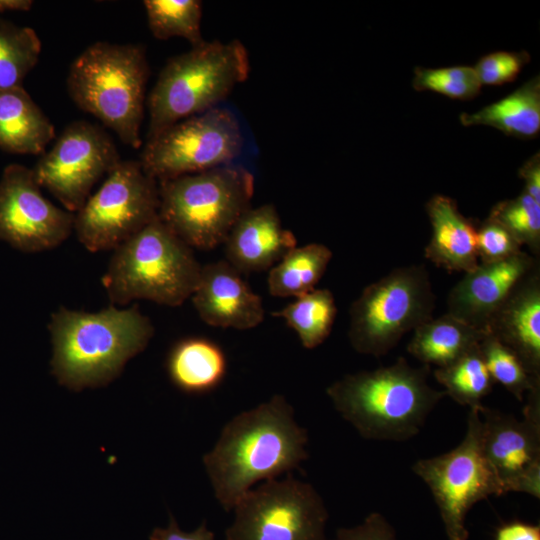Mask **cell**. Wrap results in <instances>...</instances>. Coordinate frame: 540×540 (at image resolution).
<instances>
[{
	"instance_id": "6da1fadb",
	"label": "cell",
	"mask_w": 540,
	"mask_h": 540,
	"mask_svg": "<svg viewBox=\"0 0 540 540\" xmlns=\"http://www.w3.org/2000/svg\"><path fill=\"white\" fill-rule=\"evenodd\" d=\"M307 441L282 395L234 416L203 456L215 498L225 511L233 510L256 483L298 468L308 458Z\"/></svg>"
},
{
	"instance_id": "7a4b0ae2",
	"label": "cell",
	"mask_w": 540,
	"mask_h": 540,
	"mask_svg": "<svg viewBox=\"0 0 540 540\" xmlns=\"http://www.w3.org/2000/svg\"><path fill=\"white\" fill-rule=\"evenodd\" d=\"M48 331L52 375L60 385L81 391L116 379L147 347L154 326L136 304L128 308L111 304L97 312L61 306L51 314Z\"/></svg>"
},
{
	"instance_id": "3957f363",
	"label": "cell",
	"mask_w": 540,
	"mask_h": 540,
	"mask_svg": "<svg viewBox=\"0 0 540 540\" xmlns=\"http://www.w3.org/2000/svg\"><path fill=\"white\" fill-rule=\"evenodd\" d=\"M427 365L416 368L404 357L372 371L348 374L326 393L336 411L365 439L405 441L419 433L446 396L432 388Z\"/></svg>"
},
{
	"instance_id": "277c9868",
	"label": "cell",
	"mask_w": 540,
	"mask_h": 540,
	"mask_svg": "<svg viewBox=\"0 0 540 540\" xmlns=\"http://www.w3.org/2000/svg\"><path fill=\"white\" fill-rule=\"evenodd\" d=\"M150 69L144 46L95 42L72 62L67 90L73 102L138 149Z\"/></svg>"
},
{
	"instance_id": "5b68a950",
	"label": "cell",
	"mask_w": 540,
	"mask_h": 540,
	"mask_svg": "<svg viewBox=\"0 0 540 540\" xmlns=\"http://www.w3.org/2000/svg\"><path fill=\"white\" fill-rule=\"evenodd\" d=\"M202 265L159 217L113 250L101 283L112 305L147 300L176 307L191 298Z\"/></svg>"
},
{
	"instance_id": "8992f818",
	"label": "cell",
	"mask_w": 540,
	"mask_h": 540,
	"mask_svg": "<svg viewBox=\"0 0 540 540\" xmlns=\"http://www.w3.org/2000/svg\"><path fill=\"white\" fill-rule=\"evenodd\" d=\"M249 71L247 49L237 39L204 41L169 59L147 100V140L181 120L217 107L248 78Z\"/></svg>"
},
{
	"instance_id": "52a82bcc",
	"label": "cell",
	"mask_w": 540,
	"mask_h": 540,
	"mask_svg": "<svg viewBox=\"0 0 540 540\" xmlns=\"http://www.w3.org/2000/svg\"><path fill=\"white\" fill-rule=\"evenodd\" d=\"M160 220L192 249L212 250L251 208L254 177L225 165L158 182Z\"/></svg>"
},
{
	"instance_id": "ba28073f",
	"label": "cell",
	"mask_w": 540,
	"mask_h": 540,
	"mask_svg": "<svg viewBox=\"0 0 540 540\" xmlns=\"http://www.w3.org/2000/svg\"><path fill=\"white\" fill-rule=\"evenodd\" d=\"M436 297L423 264L398 267L367 285L351 304L348 339L361 354L381 357L432 317Z\"/></svg>"
},
{
	"instance_id": "9c48e42d",
	"label": "cell",
	"mask_w": 540,
	"mask_h": 540,
	"mask_svg": "<svg viewBox=\"0 0 540 540\" xmlns=\"http://www.w3.org/2000/svg\"><path fill=\"white\" fill-rule=\"evenodd\" d=\"M159 185L139 161H120L75 213L73 232L90 252L114 250L158 217Z\"/></svg>"
},
{
	"instance_id": "30bf717a",
	"label": "cell",
	"mask_w": 540,
	"mask_h": 540,
	"mask_svg": "<svg viewBox=\"0 0 540 540\" xmlns=\"http://www.w3.org/2000/svg\"><path fill=\"white\" fill-rule=\"evenodd\" d=\"M413 471L429 487L449 540L468 539L466 517L477 502L505 494L483 451L479 409H470L459 445L418 460Z\"/></svg>"
},
{
	"instance_id": "8fae6325",
	"label": "cell",
	"mask_w": 540,
	"mask_h": 540,
	"mask_svg": "<svg viewBox=\"0 0 540 540\" xmlns=\"http://www.w3.org/2000/svg\"><path fill=\"white\" fill-rule=\"evenodd\" d=\"M243 142L235 114L215 107L147 140L139 162L159 182L229 165L241 154Z\"/></svg>"
},
{
	"instance_id": "7c38bea8",
	"label": "cell",
	"mask_w": 540,
	"mask_h": 540,
	"mask_svg": "<svg viewBox=\"0 0 540 540\" xmlns=\"http://www.w3.org/2000/svg\"><path fill=\"white\" fill-rule=\"evenodd\" d=\"M233 510L226 540H326L322 498L311 484L291 476L252 488Z\"/></svg>"
},
{
	"instance_id": "4fadbf2b",
	"label": "cell",
	"mask_w": 540,
	"mask_h": 540,
	"mask_svg": "<svg viewBox=\"0 0 540 540\" xmlns=\"http://www.w3.org/2000/svg\"><path fill=\"white\" fill-rule=\"evenodd\" d=\"M120 161L110 135L98 125L79 120L65 127L32 171L37 184L75 214L94 185Z\"/></svg>"
},
{
	"instance_id": "5bb4252c",
	"label": "cell",
	"mask_w": 540,
	"mask_h": 540,
	"mask_svg": "<svg viewBox=\"0 0 540 540\" xmlns=\"http://www.w3.org/2000/svg\"><path fill=\"white\" fill-rule=\"evenodd\" d=\"M75 214L54 205L41 192L33 171L5 167L0 179V240L25 253L54 249L72 234Z\"/></svg>"
},
{
	"instance_id": "9a60e30c",
	"label": "cell",
	"mask_w": 540,
	"mask_h": 540,
	"mask_svg": "<svg viewBox=\"0 0 540 540\" xmlns=\"http://www.w3.org/2000/svg\"><path fill=\"white\" fill-rule=\"evenodd\" d=\"M522 420L486 406L479 408L482 445L504 493L540 497V386L527 393Z\"/></svg>"
},
{
	"instance_id": "2e32d148",
	"label": "cell",
	"mask_w": 540,
	"mask_h": 540,
	"mask_svg": "<svg viewBox=\"0 0 540 540\" xmlns=\"http://www.w3.org/2000/svg\"><path fill=\"white\" fill-rule=\"evenodd\" d=\"M537 266L539 259L523 251L500 261L479 263L450 290L447 313L486 331L492 316Z\"/></svg>"
},
{
	"instance_id": "e0dca14e",
	"label": "cell",
	"mask_w": 540,
	"mask_h": 540,
	"mask_svg": "<svg viewBox=\"0 0 540 540\" xmlns=\"http://www.w3.org/2000/svg\"><path fill=\"white\" fill-rule=\"evenodd\" d=\"M191 299L199 317L213 327L247 330L264 320L261 297L226 260L202 266Z\"/></svg>"
},
{
	"instance_id": "ac0fdd59",
	"label": "cell",
	"mask_w": 540,
	"mask_h": 540,
	"mask_svg": "<svg viewBox=\"0 0 540 540\" xmlns=\"http://www.w3.org/2000/svg\"><path fill=\"white\" fill-rule=\"evenodd\" d=\"M226 261L239 273L271 269L297 246L295 235L285 229L273 204L247 210L223 243Z\"/></svg>"
},
{
	"instance_id": "d6986e66",
	"label": "cell",
	"mask_w": 540,
	"mask_h": 540,
	"mask_svg": "<svg viewBox=\"0 0 540 540\" xmlns=\"http://www.w3.org/2000/svg\"><path fill=\"white\" fill-rule=\"evenodd\" d=\"M486 331L515 352L531 376L540 378V266L515 287Z\"/></svg>"
},
{
	"instance_id": "ffe728a7",
	"label": "cell",
	"mask_w": 540,
	"mask_h": 540,
	"mask_svg": "<svg viewBox=\"0 0 540 540\" xmlns=\"http://www.w3.org/2000/svg\"><path fill=\"white\" fill-rule=\"evenodd\" d=\"M426 212L431 224L426 259L448 272L467 273L476 268L479 260L474 222L462 215L452 198L442 194L429 199Z\"/></svg>"
},
{
	"instance_id": "44dd1931",
	"label": "cell",
	"mask_w": 540,
	"mask_h": 540,
	"mask_svg": "<svg viewBox=\"0 0 540 540\" xmlns=\"http://www.w3.org/2000/svg\"><path fill=\"white\" fill-rule=\"evenodd\" d=\"M55 138V128L22 87L0 90V149L40 155Z\"/></svg>"
},
{
	"instance_id": "7402d4cb",
	"label": "cell",
	"mask_w": 540,
	"mask_h": 540,
	"mask_svg": "<svg viewBox=\"0 0 540 540\" xmlns=\"http://www.w3.org/2000/svg\"><path fill=\"white\" fill-rule=\"evenodd\" d=\"M166 370L171 382L188 394H203L215 389L224 379L227 360L215 342L189 337L170 349Z\"/></svg>"
},
{
	"instance_id": "603a6c76",
	"label": "cell",
	"mask_w": 540,
	"mask_h": 540,
	"mask_svg": "<svg viewBox=\"0 0 540 540\" xmlns=\"http://www.w3.org/2000/svg\"><path fill=\"white\" fill-rule=\"evenodd\" d=\"M485 332L445 313L417 327L407 351L424 365L442 368L477 346Z\"/></svg>"
},
{
	"instance_id": "cb8c5ba5",
	"label": "cell",
	"mask_w": 540,
	"mask_h": 540,
	"mask_svg": "<svg viewBox=\"0 0 540 540\" xmlns=\"http://www.w3.org/2000/svg\"><path fill=\"white\" fill-rule=\"evenodd\" d=\"M460 121L464 126H490L510 136L535 137L540 131L539 76L475 113H462Z\"/></svg>"
},
{
	"instance_id": "d4e9b609",
	"label": "cell",
	"mask_w": 540,
	"mask_h": 540,
	"mask_svg": "<svg viewBox=\"0 0 540 540\" xmlns=\"http://www.w3.org/2000/svg\"><path fill=\"white\" fill-rule=\"evenodd\" d=\"M332 256L331 249L324 244L296 246L269 270V293L275 297L297 298L314 290Z\"/></svg>"
},
{
	"instance_id": "484cf974",
	"label": "cell",
	"mask_w": 540,
	"mask_h": 540,
	"mask_svg": "<svg viewBox=\"0 0 540 540\" xmlns=\"http://www.w3.org/2000/svg\"><path fill=\"white\" fill-rule=\"evenodd\" d=\"M272 315L282 318L296 332L303 347L314 349L330 335L337 306L329 289H314Z\"/></svg>"
},
{
	"instance_id": "4316f807",
	"label": "cell",
	"mask_w": 540,
	"mask_h": 540,
	"mask_svg": "<svg viewBox=\"0 0 540 540\" xmlns=\"http://www.w3.org/2000/svg\"><path fill=\"white\" fill-rule=\"evenodd\" d=\"M434 377L445 388L446 395L470 409L482 407L483 398L494 385L479 344L452 364L436 368Z\"/></svg>"
},
{
	"instance_id": "83f0119b",
	"label": "cell",
	"mask_w": 540,
	"mask_h": 540,
	"mask_svg": "<svg viewBox=\"0 0 540 540\" xmlns=\"http://www.w3.org/2000/svg\"><path fill=\"white\" fill-rule=\"evenodd\" d=\"M147 23L159 40L180 37L191 47L205 40L201 33L202 2L200 0H145Z\"/></svg>"
},
{
	"instance_id": "f1b7e54d",
	"label": "cell",
	"mask_w": 540,
	"mask_h": 540,
	"mask_svg": "<svg viewBox=\"0 0 540 540\" xmlns=\"http://www.w3.org/2000/svg\"><path fill=\"white\" fill-rule=\"evenodd\" d=\"M41 48L32 28L0 19V90L22 86L37 64Z\"/></svg>"
},
{
	"instance_id": "f546056e",
	"label": "cell",
	"mask_w": 540,
	"mask_h": 540,
	"mask_svg": "<svg viewBox=\"0 0 540 540\" xmlns=\"http://www.w3.org/2000/svg\"><path fill=\"white\" fill-rule=\"evenodd\" d=\"M479 349L494 383L501 384L518 401L540 386V378L531 376L516 353L490 332H485Z\"/></svg>"
},
{
	"instance_id": "4dcf8cb0",
	"label": "cell",
	"mask_w": 540,
	"mask_h": 540,
	"mask_svg": "<svg viewBox=\"0 0 540 540\" xmlns=\"http://www.w3.org/2000/svg\"><path fill=\"white\" fill-rule=\"evenodd\" d=\"M488 218L505 227L534 257L540 254V203L522 192L515 198L498 202Z\"/></svg>"
},
{
	"instance_id": "1f68e13d",
	"label": "cell",
	"mask_w": 540,
	"mask_h": 540,
	"mask_svg": "<svg viewBox=\"0 0 540 540\" xmlns=\"http://www.w3.org/2000/svg\"><path fill=\"white\" fill-rule=\"evenodd\" d=\"M412 84L418 91H432L459 100L476 97L482 87L474 67L466 65L417 67Z\"/></svg>"
},
{
	"instance_id": "d6a6232c",
	"label": "cell",
	"mask_w": 540,
	"mask_h": 540,
	"mask_svg": "<svg viewBox=\"0 0 540 540\" xmlns=\"http://www.w3.org/2000/svg\"><path fill=\"white\" fill-rule=\"evenodd\" d=\"M522 244L498 222L487 218L476 228L479 263H490L521 252Z\"/></svg>"
},
{
	"instance_id": "836d02e7",
	"label": "cell",
	"mask_w": 540,
	"mask_h": 540,
	"mask_svg": "<svg viewBox=\"0 0 540 540\" xmlns=\"http://www.w3.org/2000/svg\"><path fill=\"white\" fill-rule=\"evenodd\" d=\"M528 61L526 52L497 51L481 57L474 69L481 85L499 86L514 81Z\"/></svg>"
},
{
	"instance_id": "e575fe53",
	"label": "cell",
	"mask_w": 540,
	"mask_h": 540,
	"mask_svg": "<svg viewBox=\"0 0 540 540\" xmlns=\"http://www.w3.org/2000/svg\"><path fill=\"white\" fill-rule=\"evenodd\" d=\"M337 540H397L387 519L378 512L369 514L364 521L351 528H339Z\"/></svg>"
},
{
	"instance_id": "d590c367",
	"label": "cell",
	"mask_w": 540,
	"mask_h": 540,
	"mask_svg": "<svg viewBox=\"0 0 540 540\" xmlns=\"http://www.w3.org/2000/svg\"><path fill=\"white\" fill-rule=\"evenodd\" d=\"M150 540H215V535L207 528L206 522L192 532L181 530L173 516H170L169 524L166 528H155Z\"/></svg>"
},
{
	"instance_id": "8d00e7d4",
	"label": "cell",
	"mask_w": 540,
	"mask_h": 540,
	"mask_svg": "<svg viewBox=\"0 0 540 540\" xmlns=\"http://www.w3.org/2000/svg\"><path fill=\"white\" fill-rule=\"evenodd\" d=\"M495 540H540L539 525L513 521L500 526Z\"/></svg>"
},
{
	"instance_id": "74e56055",
	"label": "cell",
	"mask_w": 540,
	"mask_h": 540,
	"mask_svg": "<svg viewBox=\"0 0 540 540\" xmlns=\"http://www.w3.org/2000/svg\"><path fill=\"white\" fill-rule=\"evenodd\" d=\"M519 176L524 181L523 192L540 203V157L539 153L526 161L519 170Z\"/></svg>"
},
{
	"instance_id": "f35d334b",
	"label": "cell",
	"mask_w": 540,
	"mask_h": 540,
	"mask_svg": "<svg viewBox=\"0 0 540 540\" xmlns=\"http://www.w3.org/2000/svg\"><path fill=\"white\" fill-rule=\"evenodd\" d=\"M34 2L32 0H0V13L4 12H27Z\"/></svg>"
}]
</instances>
